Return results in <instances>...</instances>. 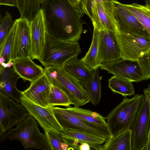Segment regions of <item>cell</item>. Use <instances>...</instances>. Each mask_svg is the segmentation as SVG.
<instances>
[{"label": "cell", "instance_id": "obj_1", "mask_svg": "<svg viewBox=\"0 0 150 150\" xmlns=\"http://www.w3.org/2000/svg\"><path fill=\"white\" fill-rule=\"evenodd\" d=\"M47 31L61 39L78 42L83 30L80 6L74 5L69 0H46L41 4Z\"/></svg>", "mask_w": 150, "mask_h": 150}, {"label": "cell", "instance_id": "obj_2", "mask_svg": "<svg viewBox=\"0 0 150 150\" xmlns=\"http://www.w3.org/2000/svg\"><path fill=\"white\" fill-rule=\"evenodd\" d=\"M37 120L29 115L14 128H12L0 137V142L8 139L19 141L25 149L52 150L45 134L41 133Z\"/></svg>", "mask_w": 150, "mask_h": 150}, {"label": "cell", "instance_id": "obj_3", "mask_svg": "<svg viewBox=\"0 0 150 150\" xmlns=\"http://www.w3.org/2000/svg\"><path fill=\"white\" fill-rule=\"evenodd\" d=\"M44 69L52 84L64 92L74 106L80 107L90 102L88 93L79 80L63 67L51 66Z\"/></svg>", "mask_w": 150, "mask_h": 150}, {"label": "cell", "instance_id": "obj_4", "mask_svg": "<svg viewBox=\"0 0 150 150\" xmlns=\"http://www.w3.org/2000/svg\"><path fill=\"white\" fill-rule=\"evenodd\" d=\"M81 52L78 42L61 39L47 31L44 51L39 61L45 67L51 66L63 67L67 62L78 56Z\"/></svg>", "mask_w": 150, "mask_h": 150}, {"label": "cell", "instance_id": "obj_5", "mask_svg": "<svg viewBox=\"0 0 150 150\" xmlns=\"http://www.w3.org/2000/svg\"><path fill=\"white\" fill-rule=\"evenodd\" d=\"M143 95L137 94L130 99L125 97L120 104L105 117L113 137L130 129Z\"/></svg>", "mask_w": 150, "mask_h": 150}, {"label": "cell", "instance_id": "obj_6", "mask_svg": "<svg viewBox=\"0 0 150 150\" xmlns=\"http://www.w3.org/2000/svg\"><path fill=\"white\" fill-rule=\"evenodd\" d=\"M30 115L21 104L0 91V137Z\"/></svg>", "mask_w": 150, "mask_h": 150}, {"label": "cell", "instance_id": "obj_7", "mask_svg": "<svg viewBox=\"0 0 150 150\" xmlns=\"http://www.w3.org/2000/svg\"><path fill=\"white\" fill-rule=\"evenodd\" d=\"M150 125V109L148 102L143 95L141 102L130 129L132 132L131 150H142L148 146Z\"/></svg>", "mask_w": 150, "mask_h": 150}, {"label": "cell", "instance_id": "obj_8", "mask_svg": "<svg viewBox=\"0 0 150 150\" xmlns=\"http://www.w3.org/2000/svg\"><path fill=\"white\" fill-rule=\"evenodd\" d=\"M115 37L121 59L137 61L139 57L150 47V37L117 33Z\"/></svg>", "mask_w": 150, "mask_h": 150}, {"label": "cell", "instance_id": "obj_9", "mask_svg": "<svg viewBox=\"0 0 150 150\" xmlns=\"http://www.w3.org/2000/svg\"><path fill=\"white\" fill-rule=\"evenodd\" d=\"M113 15L117 33H128L150 37L149 34L135 17L124 4L116 0L112 1Z\"/></svg>", "mask_w": 150, "mask_h": 150}, {"label": "cell", "instance_id": "obj_10", "mask_svg": "<svg viewBox=\"0 0 150 150\" xmlns=\"http://www.w3.org/2000/svg\"><path fill=\"white\" fill-rule=\"evenodd\" d=\"M20 99L21 103L27 109L29 114L37 120L45 132L49 130L60 133L64 131L55 116L53 107H42L23 95Z\"/></svg>", "mask_w": 150, "mask_h": 150}, {"label": "cell", "instance_id": "obj_11", "mask_svg": "<svg viewBox=\"0 0 150 150\" xmlns=\"http://www.w3.org/2000/svg\"><path fill=\"white\" fill-rule=\"evenodd\" d=\"M16 20V26L10 62L20 58L30 57L31 38L30 22L25 17H20Z\"/></svg>", "mask_w": 150, "mask_h": 150}, {"label": "cell", "instance_id": "obj_12", "mask_svg": "<svg viewBox=\"0 0 150 150\" xmlns=\"http://www.w3.org/2000/svg\"><path fill=\"white\" fill-rule=\"evenodd\" d=\"M31 47L30 57L40 61L42 58L46 42L47 29L45 13L41 8L30 22Z\"/></svg>", "mask_w": 150, "mask_h": 150}, {"label": "cell", "instance_id": "obj_13", "mask_svg": "<svg viewBox=\"0 0 150 150\" xmlns=\"http://www.w3.org/2000/svg\"><path fill=\"white\" fill-rule=\"evenodd\" d=\"M100 68L107 71L108 73L132 82H138L144 80L137 61L121 59L113 62L102 64Z\"/></svg>", "mask_w": 150, "mask_h": 150}, {"label": "cell", "instance_id": "obj_14", "mask_svg": "<svg viewBox=\"0 0 150 150\" xmlns=\"http://www.w3.org/2000/svg\"><path fill=\"white\" fill-rule=\"evenodd\" d=\"M91 12V20L93 26L98 30H108L117 33L112 1L97 3L92 8Z\"/></svg>", "mask_w": 150, "mask_h": 150}, {"label": "cell", "instance_id": "obj_15", "mask_svg": "<svg viewBox=\"0 0 150 150\" xmlns=\"http://www.w3.org/2000/svg\"><path fill=\"white\" fill-rule=\"evenodd\" d=\"M52 109L56 119L64 130L71 129L105 139L101 133L86 124L67 108L54 107Z\"/></svg>", "mask_w": 150, "mask_h": 150}, {"label": "cell", "instance_id": "obj_16", "mask_svg": "<svg viewBox=\"0 0 150 150\" xmlns=\"http://www.w3.org/2000/svg\"><path fill=\"white\" fill-rule=\"evenodd\" d=\"M52 85L45 72L39 78L31 82L29 87L21 91V93L23 96L34 103L43 107H47Z\"/></svg>", "mask_w": 150, "mask_h": 150}, {"label": "cell", "instance_id": "obj_17", "mask_svg": "<svg viewBox=\"0 0 150 150\" xmlns=\"http://www.w3.org/2000/svg\"><path fill=\"white\" fill-rule=\"evenodd\" d=\"M115 33L108 30L99 31V58L101 65L121 59Z\"/></svg>", "mask_w": 150, "mask_h": 150}, {"label": "cell", "instance_id": "obj_18", "mask_svg": "<svg viewBox=\"0 0 150 150\" xmlns=\"http://www.w3.org/2000/svg\"><path fill=\"white\" fill-rule=\"evenodd\" d=\"M66 108L86 124L101 133L106 139L113 137L105 117L99 113L80 107L70 106Z\"/></svg>", "mask_w": 150, "mask_h": 150}, {"label": "cell", "instance_id": "obj_19", "mask_svg": "<svg viewBox=\"0 0 150 150\" xmlns=\"http://www.w3.org/2000/svg\"><path fill=\"white\" fill-rule=\"evenodd\" d=\"M64 131L62 134L69 146V150H77L79 144L86 143L91 149L103 150V144L106 140L105 138L71 129Z\"/></svg>", "mask_w": 150, "mask_h": 150}, {"label": "cell", "instance_id": "obj_20", "mask_svg": "<svg viewBox=\"0 0 150 150\" xmlns=\"http://www.w3.org/2000/svg\"><path fill=\"white\" fill-rule=\"evenodd\" d=\"M20 76L13 67H0V91L9 97L18 104L21 103V91L16 87Z\"/></svg>", "mask_w": 150, "mask_h": 150}, {"label": "cell", "instance_id": "obj_21", "mask_svg": "<svg viewBox=\"0 0 150 150\" xmlns=\"http://www.w3.org/2000/svg\"><path fill=\"white\" fill-rule=\"evenodd\" d=\"M32 59L30 57H26L12 61V66L21 78L30 82L37 79L45 73V69L36 64Z\"/></svg>", "mask_w": 150, "mask_h": 150}, {"label": "cell", "instance_id": "obj_22", "mask_svg": "<svg viewBox=\"0 0 150 150\" xmlns=\"http://www.w3.org/2000/svg\"><path fill=\"white\" fill-rule=\"evenodd\" d=\"M100 67L95 69L91 77L86 80H79L89 96L90 101L94 105L100 102L101 96V85L100 76Z\"/></svg>", "mask_w": 150, "mask_h": 150}, {"label": "cell", "instance_id": "obj_23", "mask_svg": "<svg viewBox=\"0 0 150 150\" xmlns=\"http://www.w3.org/2000/svg\"><path fill=\"white\" fill-rule=\"evenodd\" d=\"M93 27V38L91 46L85 56L81 59L84 64L92 71L101 66L99 58V31L95 26Z\"/></svg>", "mask_w": 150, "mask_h": 150}, {"label": "cell", "instance_id": "obj_24", "mask_svg": "<svg viewBox=\"0 0 150 150\" xmlns=\"http://www.w3.org/2000/svg\"><path fill=\"white\" fill-rule=\"evenodd\" d=\"M131 140L132 132L129 129L106 139L103 150H131Z\"/></svg>", "mask_w": 150, "mask_h": 150}, {"label": "cell", "instance_id": "obj_25", "mask_svg": "<svg viewBox=\"0 0 150 150\" xmlns=\"http://www.w3.org/2000/svg\"><path fill=\"white\" fill-rule=\"evenodd\" d=\"M63 67L71 75L79 80H86L92 75L94 71L89 70L76 56L67 62Z\"/></svg>", "mask_w": 150, "mask_h": 150}, {"label": "cell", "instance_id": "obj_26", "mask_svg": "<svg viewBox=\"0 0 150 150\" xmlns=\"http://www.w3.org/2000/svg\"><path fill=\"white\" fill-rule=\"evenodd\" d=\"M108 87L114 93L124 97L135 94L132 82L117 76L113 75L108 80Z\"/></svg>", "mask_w": 150, "mask_h": 150}, {"label": "cell", "instance_id": "obj_27", "mask_svg": "<svg viewBox=\"0 0 150 150\" xmlns=\"http://www.w3.org/2000/svg\"><path fill=\"white\" fill-rule=\"evenodd\" d=\"M124 5L144 27L150 37V8L135 3Z\"/></svg>", "mask_w": 150, "mask_h": 150}, {"label": "cell", "instance_id": "obj_28", "mask_svg": "<svg viewBox=\"0 0 150 150\" xmlns=\"http://www.w3.org/2000/svg\"><path fill=\"white\" fill-rule=\"evenodd\" d=\"M48 103L49 106L54 107L61 106L69 107L72 105L68 97L61 90L52 85L49 95Z\"/></svg>", "mask_w": 150, "mask_h": 150}, {"label": "cell", "instance_id": "obj_29", "mask_svg": "<svg viewBox=\"0 0 150 150\" xmlns=\"http://www.w3.org/2000/svg\"><path fill=\"white\" fill-rule=\"evenodd\" d=\"M16 26V20L15 22L4 40L2 44L0 45V57H3L5 59V63L10 62L15 31Z\"/></svg>", "mask_w": 150, "mask_h": 150}, {"label": "cell", "instance_id": "obj_30", "mask_svg": "<svg viewBox=\"0 0 150 150\" xmlns=\"http://www.w3.org/2000/svg\"><path fill=\"white\" fill-rule=\"evenodd\" d=\"M45 133L50 142L52 150H69V146L62 133L51 130Z\"/></svg>", "mask_w": 150, "mask_h": 150}, {"label": "cell", "instance_id": "obj_31", "mask_svg": "<svg viewBox=\"0 0 150 150\" xmlns=\"http://www.w3.org/2000/svg\"><path fill=\"white\" fill-rule=\"evenodd\" d=\"M0 45L3 43L4 40L13 26L15 20H13L10 13L6 11L5 16L0 18Z\"/></svg>", "mask_w": 150, "mask_h": 150}, {"label": "cell", "instance_id": "obj_32", "mask_svg": "<svg viewBox=\"0 0 150 150\" xmlns=\"http://www.w3.org/2000/svg\"><path fill=\"white\" fill-rule=\"evenodd\" d=\"M144 80L150 78V47L140 56L137 61Z\"/></svg>", "mask_w": 150, "mask_h": 150}, {"label": "cell", "instance_id": "obj_33", "mask_svg": "<svg viewBox=\"0 0 150 150\" xmlns=\"http://www.w3.org/2000/svg\"><path fill=\"white\" fill-rule=\"evenodd\" d=\"M113 0H81L80 6L84 14H86L91 19L92 8L96 3L104 1H112Z\"/></svg>", "mask_w": 150, "mask_h": 150}, {"label": "cell", "instance_id": "obj_34", "mask_svg": "<svg viewBox=\"0 0 150 150\" xmlns=\"http://www.w3.org/2000/svg\"><path fill=\"white\" fill-rule=\"evenodd\" d=\"M17 8L20 14V17H24L26 11L28 0H17Z\"/></svg>", "mask_w": 150, "mask_h": 150}, {"label": "cell", "instance_id": "obj_35", "mask_svg": "<svg viewBox=\"0 0 150 150\" xmlns=\"http://www.w3.org/2000/svg\"><path fill=\"white\" fill-rule=\"evenodd\" d=\"M0 5L18 7L17 0H0Z\"/></svg>", "mask_w": 150, "mask_h": 150}, {"label": "cell", "instance_id": "obj_36", "mask_svg": "<svg viewBox=\"0 0 150 150\" xmlns=\"http://www.w3.org/2000/svg\"><path fill=\"white\" fill-rule=\"evenodd\" d=\"M144 95L147 100L150 109V87L145 88L143 90Z\"/></svg>", "mask_w": 150, "mask_h": 150}, {"label": "cell", "instance_id": "obj_37", "mask_svg": "<svg viewBox=\"0 0 150 150\" xmlns=\"http://www.w3.org/2000/svg\"><path fill=\"white\" fill-rule=\"evenodd\" d=\"M91 148L90 146L87 143H82L78 145V150H90Z\"/></svg>", "mask_w": 150, "mask_h": 150}, {"label": "cell", "instance_id": "obj_38", "mask_svg": "<svg viewBox=\"0 0 150 150\" xmlns=\"http://www.w3.org/2000/svg\"><path fill=\"white\" fill-rule=\"evenodd\" d=\"M71 2L76 6H80L81 0H69Z\"/></svg>", "mask_w": 150, "mask_h": 150}, {"label": "cell", "instance_id": "obj_39", "mask_svg": "<svg viewBox=\"0 0 150 150\" xmlns=\"http://www.w3.org/2000/svg\"><path fill=\"white\" fill-rule=\"evenodd\" d=\"M41 0H28V2L31 4H36L40 3Z\"/></svg>", "mask_w": 150, "mask_h": 150}, {"label": "cell", "instance_id": "obj_40", "mask_svg": "<svg viewBox=\"0 0 150 150\" xmlns=\"http://www.w3.org/2000/svg\"><path fill=\"white\" fill-rule=\"evenodd\" d=\"M148 149L150 150V125L149 129L148 136Z\"/></svg>", "mask_w": 150, "mask_h": 150}, {"label": "cell", "instance_id": "obj_41", "mask_svg": "<svg viewBox=\"0 0 150 150\" xmlns=\"http://www.w3.org/2000/svg\"><path fill=\"white\" fill-rule=\"evenodd\" d=\"M145 2V6L150 8V0H144Z\"/></svg>", "mask_w": 150, "mask_h": 150}, {"label": "cell", "instance_id": "obj_42", "mask_svg": "<svg viewBox=\"0 0 150 150\" xmlns=\"http://www.w3.org/2000/svg\"><path fill=\"white\" fill-rule=\"evenodd\" d=\"M0 64H1L2 63L5 62L6 60L3 57H0Z\"/></svg>", "mask_w": 150, "mask_h": 150}, {"label": "cell", "instance_id": "obj_43", "mask_svg": "<svg viewBox=\"0 0 150 150\" xmlns=\"http://www.w3.org/2000/svg\"><path fill=\"white\" fill-rule=\"evenodd\" d=\"M7 67H12L13 66V62H10L7 63Z\"/></svg>", "mask_w": 150, "mask_h": 150}, {"label": "cell", "instance_id": "obj_44", "mask_svg": "<svg viewBox=\"0 0 150 150\" xmlns=\"http://www.w3.org/2000/svg\"><path fill=\"white\" fill-rule=\"evenodd\" d=\"M46 0H41L40 1V3L41 4H42L43 3H44Z\"/></svg>", "mask_w": 150, "mask_h": 150}, {"label": "cell", "instance_id": "obj_45", "mask_svg": "<svg viewBox=\"0 0 150 150\" xmlns=\"http://www.w3.org/2000/svg\"><path fill=\"white\" fill-rule=\"evenodd\" d=\"M149 86L150 87V84H149Z\"/></svg>", "mask_w": 150, "mask_h": 150}]
</instances>
